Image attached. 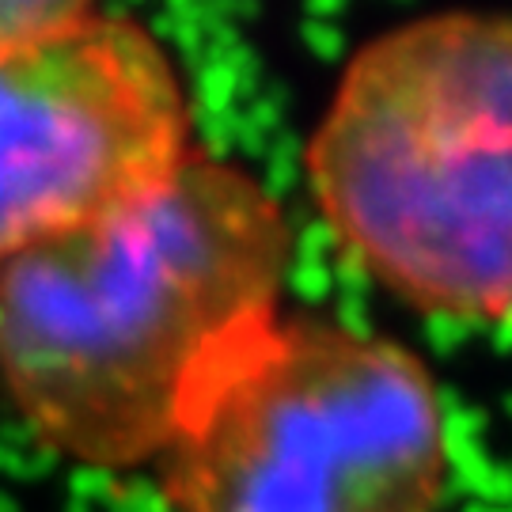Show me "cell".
<instances>
[{"mask_svg": "<svg viewBox=\"0 0 512 512\" xmlns=\"http://www.w3.org/2000/svg\"><path fill=\"white\" fill-rule=\"evenodd\" d=\"M190 152L183 80L141 23L92 12L0 57V270L141 198Z\"/></svg>", "mask_w": 512, "mask_h": 512, "instance_id": "4", "label": "cell"}, {"mask_svg": "<svg viewBox=\"0 0 512 512\" xmlns=\"http://www.w3.org/2000/svg\"><path fill=\"white\" fill-rule=\"evenodd\" d=\"M88 4H46V0H0V57L19 54L88 19Z\"/></svg>", "mask_w": 512, "mask_h": 512, "instance_id": "5", "label": "cell"}, {"mask_svg": "<svg viewBox=\"0 0 512 512\" xmlns=\"http://www.w3.org/2000/svg\"><path fill=\"white\" fill-rule=\"evenodd\" d=\"M304 164L376 285L429 315L512 323V16H425L365 42Z\"/></svg>", "mask_w": 512, "mask_h": 512, "instance_id": "2", "label": "cell"}, {"mask_svg": "<svg viewBox=\"0 0 512 512\" xmlns=\"http://www.w3.org/2000/svg\"><path fill=\"white\" fill-rule=\"evenodd\" d=\"M160 463L175 512H433L448 429L406 346L277 311L198 372Z\"/></svg>", "mask_w": 512, "mask_h": 512, "instance_id": "3", "label": "cell"}, {"mask_svg": "<svg viewBox=\"0 0 512 512\" xmlns=\"http://www.w3.org/2000/svg\"><path fill=\"white\" fill-rule=\"evenodd\" d=\"M289 220L194 148L164 183L0 270V380L50 452L95 471L164 456L190 384L281 311Z\"/></svg>", "mask_w": 512, "mask_h": 512, "instance_id": "1", "label": "cell"}]
</instances>
